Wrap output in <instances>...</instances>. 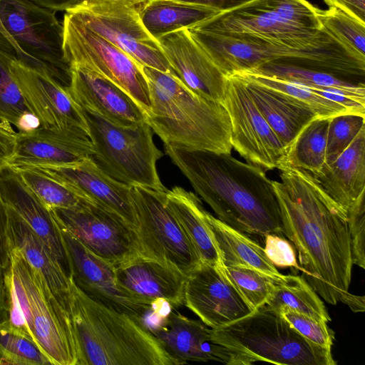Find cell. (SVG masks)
Returning a JSON list of instances; mask_svg holds the SVG:
<instances>
[{"mask_svg":"<svg viewBox=\"0 0 365 365\" xmlns=\"http://www.w3.org/2000/svg\"><path fill=\"white\" fill-rule=\"evenodd\" d=\"M273 180L284 235L298 252L299 270L325 302L346 304L353 294L347 211L306 170L280 166Z\"/></svg>","mask_w":365,"mask_h":365,"instance_id":"obj_1","label":"cell"},{"mask_svg":"<svg viewBox=\"0 0 365 365\" xmlns=\"http://www.w3.org/2000/svg\"><path fill=\"white\" fill-rule=\"evenodd\" d=\"M164 149L219 220L245 234L283 235L273 180L263 168L231 153L166 144Z\"/></svg>","mask_w":365,"mask_h":365,"instance_id":"obj_2","label":"cell"},{"mask_svg":"<svg viewBox=\"0 0 365 365\" xmlns=\"http://www.w3.org/2000/svg\"><path fill=\"white\" fill-rule=\"evenodd\" d=\"M69 312L78 365H181L145 321L91 299L73 280Z\"/></svg>","mask_w":365,"mask_h":365,"instance_id":"obj_3","label":"cell"},{"mask_svg":"<svg viewBox=\"0 0 365 365\" xmlns=\"http://www.w3.org/2000/svg\"><path fill=\"white\" fill-rule=\"evenodd\" d=\"M187 29L226 76L271 61H280L364 82L365 56L336 36L315 46L297 48L250 34Z\"/></svg>","mask_w":365,"mask_h":365,"instance_id":"obj_4","label":"cell"},{"mask_svg":"<svg viewBox=\"0 0 365 365\" xmlns=\"http://www.w3.org/2000/svg\"><path fill=\"white\" fill-rule=\"evenodd\" d=\"M143 68L150 101L146 122L164 144L231 153V123L222 103L195 93L174 74Z\"/></svg>","mask_w":365,"mask_h":365,"instance_id":"obj_5","label":"cell"},{"mask_svg":"<svg viewBox=\"0 0 365 365\" xmlns=\"http://www.w3.org/2000/svg\"><path fill=\"white\" fill-rule=\"evenodd\" d=\"M4 274L6 319L36 344L51 364L78 365L79 348L69 311L16 247H11Z\"/></svg>","mask_w":365,"mask_h":365,"instance_id":"obj_6","label":"cell"},{"mask_svg":"<svg viewBox=\"0 0 365 365\" xmlns=\"http://www.w3.org/2000/svg\"><path fill=\"white\" fill-rule=\"evenodd\" d=\"M212 340L229 352L227 365L258 361L284 365H336L331 350L311 343L264 304L228 324L212 329Z\"/></svg>","mask_w":365,"mask_h":365,"instance_id":"obj_7","label":"cell"},{"mask_svg":"<svg viewBox=\"0 0 365 365\" xmlns=\"http://www.w3.org/2000/svg\"><path fill=\"white\" fill-rule=\"evenodd\" d=\"M318 11L308 0H252L190 29L250 34L307 48L336 36L322 26Z\"/></svg>","mask_w":365,"mask_h":365,"instance_id":"obj_8","label":"cell"},{"mask_svg":"<svg viewBox=\"0 0 365 365\" xmlns=\"http://www.w3.org/2000/svg\"><path fill=\"white\" fill-rule=\"evenodd\" d=\"M93 146L91 159L106 174L128 186L165 191L157 170L163 155L153 141V130L145 121L121 127L81 108Z\"/></svg>","mask_w":365,"mask_h":365,"instance_id":"obj_9","label":"cell"},{"mask_svg":"<svg viewBox=\"0 0 365 365\" xmlns=\"http://www.w3.org/2000/svg\"><path fill=\"white\" fill-rule=\"evenodd\" d=\"M64 57L71 66L94 72L129 94L145 110L150 108L143 66L127 53L66 12L63 20Z\"/></svg>","mask_w":365,"mask_h":365,"instance_id":"obj_10","label":"cell"},{"mask_svg":"<svg viewBox=\"0 0 365 365\" xmlns=\"http://www.w3.org/2000/svg\"><path fill=\"white\" fill-rule=\"evenodd\" d=\"M166 191L131 187L138 222L136 232L143 256L187 277L200 261L168 205Z\"/></svg>","mask_w":365,"mask_h":365,"instance_id":"obj_11","label":"cell"},{"mask_svg":"<svg viewBox=\"0 0 365 365\" xmlns=\"http://www.w3.org/2000/svg\"><path fill=\"white\" fill-rule=\"evenodd\" d=\"M56 13L30 0H1L0 3L1 22L20 48L47 66L59 82L68 86L71 68L64 57L63 23Z\"/></svg>","mask_w":365,"mask_h":365,"instance_id":"obj_12","label":"cell"},{"mask_svg":"<svg viewBox=\"0 0 365 365\" xmlns=\"http://www.w3.org/2000/svg\"><path fill=\"white\" fill-rule=\"evenodd\" d=\"M51 210L61 228L114 267L143 255L136 230L103 207L82 198L75 208Z\"/></svg>","mask_w":365,"mask_h":365,"instance_id":"obj_13","label":"cell"},{"mask_svg":"<svg viewBox=\"0 0 365 365\" xmlns=\"http://www.w3.org/2000/svg\"><path fill=\"white\" fill-rule=\"evenodd\" d=\"M231 123L232 148L247 163L264 170L277 169L286 149L236 75L227 76L222 103Z\"/></svg>","mask_w":365,"mask_h":365,"instance_id":"obj_14","label":"cell"},{"mask_svg":"<svg viewBox=\"0 0 365 365\" xmlns=\"http://www.w3.org/2000/svg\"><path fill=\"white\" fill-rule=\"evenodd\" d=\"M66 12L127 53L140 65L174 74L158 41L142 24L136 9L112 4L78 6Z\"/></svg>","mask_w":365,"mask_h":365,"instance_id":"obj_15","label":"cell"},{"mask_svg":"<svg viewBox=\"0 0 365 365\" xmlns=\"http://www.w3.org/2000/svg\"><path fill=\"white\" fill-rule=\"evenodd\" d=\"M11 74L40 127L61 130L88 127L81 108L45 67L32 66L15 57L11 63Z\"/></svg>","mask_w":365,"mask_h":365,"instance_id":"obj_16","label":"cell"},{"mask_svg":"<svg viewBox=\"0 0 365 365\" xmlns=\"http://www.w3.org/2000/svg\"><path fill=\"white\" fill-rule=\"evenodd\" d=\"M61 229L70 276L83 293L109 307L144 321L149 313L156 312V308L138 302L119 288L113 265L93 254L66 230Z\"/></svg>","mask_w":365,"mask_h":365,"instance_id":"obj_17","label":"cell"},{"mask_svg":"<svg viewBox=\"0 0 365 365\" xmlns=\"http://www.w3.org/2000/svg\"><path fill=\"white\" fill-rule=\"evenodd\" d=\"M183 304L212 329L253 312L228 279L223 268L204 262L187 277Z\"/></svg>","mask_w":365,"mask_h":365,"instance_id":"obj_18","label":"cell"},{"mask_svg":"<svg viewBox=\"0 0 365 365\" xmlns=\"http://www.w3.org/2000/svg\"><path fill=\"white\" fill-rule=\"evenodd\" d=\"M29 167L62 183L79 197L117 215L137 230L131 187L108 176L91 158L64 166Z\"/></svg>","mask_w":365,"mask_h":365,"instance_id":"obj_19","label":"cell"},{"mask_svg":"<svg viewBox=\"0 0 365 365\" xmlns=\"http://www.w3.org/2000/svg\"><path fill=\"white\" fill-rule=\"evenodd\" d=\"M93 150L87 132L38 127L18 131L10 166H64L91 158Z\"/></svg>","mask_w":365,"mask_h":365,"instance_id":"obj_20","label":"cell"},{"mask_svg":"<svg viewBox=\"0 0 365 365\" xmlns=\"http://www.w3.org/2000/svg\"><path fill=\"white\" fill-rule=\"evenodd\" d=\"M174 74L199 96L222 103L227 76L194 40L187 29L158 40Z\"/></svg>","mask_w":365,"mask_h":365,"instance_id":"obj_21","label":"cell"},{"mask_svg":"<svg viewBox=\"0 0 365 365\" xmlns=\"http://www.w3.org/2000/svg\"><path fill=\"white\" fill-rule=\"evenodd\" d=\"M115 272L119 288L143 304L157 309V302L184 303L187 277L164 263L138 255L115 266Z\"/></svg>","mask_w":365,"mask_h":365,"instance_id":"obj_22","label":"cell"},{"mask_svg":"<svg viewBox=\"0 0 365 365\" xmlns=\"http://www.w3.org/2000/svg\"><path fill=\"white\" fill-rule=\"evenodd\" d=\"M67 88L81 108L115 125L131 127L146 121V113L129 94L94 72L71 66Z\"/></svg>","mask_w":365,"mask_h":365,"instance_id":"obj_23","label":"cell"},{"mask_svg":"<svg viewBox=\"0 0 365 365\" xmlns=\"http://www.w3.org/2000/svg\"><path fill=\"white\" fill-rule=\"evenodd\" d=\"M0 194L5 205L30 226L70 276L62 231L53 210L37 197L19 173L9 165L0 172Z\"/></svg>","mask_w":365,"mask_h":365,"instance_id":"obj_24","label":"cell"},{"mask_svg":"<svg viewBox=\"0 0 365 365\" xmlns=\"http://www.w3.org/2000/svg\"><path fill=\"white\" fill-rule=\"evenodd\" d=\"M150 329L168 352L181 364L189 361H218L228 364L229 352L212 340L210 328L200 319H192L180 313L169 312Z\"/></svg>","mask_w":365,"mask_h":365,"instance_id":"obj_25","label":"cell"},{"mask_svg":"<svg viewBox=\"0 0 365 365\" xmlns=\"http://www.w3.org/2000/svg\"><path fill=\"white\" fill-rule=\"evenodd\" d=\"M11 247H16L25 259L43 277L58 301L69 311L72 279L41 239L6 205Z\"/></svg>","mask_w":365,"mask_h":365,"instance_id":"obj_26","label":"cell"},{"mask_svg":"<svg viewBox=\"0 0 365 365\" xmlns=\"http://www.w3.org/2000/svg\"><path fill=\"white\" fill-rule=\"evenodd\" d=\"M346 210L365 190V127L334 161L312 175Z\"/></svg>","mask_w":365,"mask_h":365,"instance_id":"obj_27","label":"cell"},{"mask_svg":"<svg viewBox=\"0 0 365 365\" xmlns=\"http://www.w3.org/2000/svg\"><path fill=\"white\" fill-rule=\"evenodd\" d=\"M167 203L180 224L200 262L223 268L219 250L200 199L182 187L167 190Z\"/></svg>","mask_w":365,"mask_h":365,"instance_id":"obj_28","label":"cell"},{"mask_svg":"<svg viewBox=\"0 0 365 365\" xmlns=\"http://www.w3.org/2000/svg\"><path fill=\"white\" fill-rule=\"evenodd\" d=\"M232 74L245 83L256 106L286 150L300 130L312 119L318 118L312 111L294 103L277 91L259 85L240 73Z\"/></svg>","mask_w":365,"mask_h":365,"instance_id":"obj_29","label":"cell"},{"mask_svg":"<svg viewBox=\"0 0 365 365\" xmlns=\"http://www.w3.org/2000/svg\"><path fill=\"white\" fill-rule=\"evenodd\" d=\"M207 220L224 267L245 266L254 269L281 282L284 274L280 273L267 258L264 247L241 232L214 217L207 211Z\"/></svg>","mask_w":365,"mask_h":365,"instance_id":"obj_30","label":"cell"},{"mask_svg":"<svg viewBox=\"0 0 365 365\" xmlns=\"http://www.w3.org/2000/svg\"><path fill=\"white\" fill-rule=\"evenodd\" d=\"M218 14L211 8L175 0H150L138 11L142 24L155 40L193 27Z\"/></svg>","mask_w":365,"mask_h":365,"instance_id":"obj_31","label":"cell"},{"mask_svg":"<svg viewBox=\"0 0 365 365\" xmlns=\"http://www.w3.org/2000/svg\"><path fill=\"white\" fill-rule=\"evenodd\" d=\"M247 71L273 76L317 90L339 93L365 106L364 82L355 81L325 71L280 61H271Z\"/></svg>","mask_w":365,"mask_h":365,"instance_id":"obj_32","label":"cell"},{"mask_svg":"<svg viewBox=\"0 0 365 365\" xmlns=\"http://www.w3.org/2000/svg\"><path fill=\"white\" fill-rule=\"evenodd\" d=\"M329 118L318 117L309 121L287 148L278 167L301 169L312 175L319 173L326 164Z\"/></svg>","mask_w":365,"mask_h":365,"instance_id":"obj_33","label":"cell"},{"mask_svg":"<svg viewBox=\"0 0 365 365\" xmlns=\"http://www.w3.org/2000/svg\"><path fill=\"white\" fill-rule=\"evenodd\" d=\"M265 304L276 312L288 308L317 320H331L321 297L302 275L284 274Z\"/></svg>","mask_w":365,"mask_h":365,"instance_id":"obj_34","label":"cell"},{"mask_svg":"<svg viewBox=\"0 0 365 365\" xmlns=\"http://www.w3.org/2000/svg\"><path fill=\"white\" fill-rule=\"evenodd\" d=\"M236 73L277 91L289 101L312 111L317 117L331 118L341 114L354 113L344 106L323 97L317 89L251 71Z\"/></svg>","mask_w":365,"mask_h":365,"instance_id":"obj_35","label":"cell"},{"mask_svg":"<svg viewBox=\"0 0 365 365\" xmlns=\"http://www.w3.org/2000/svg\"><path fill=\"white\" fill-rule=\"evenodd\" d=\"M16 57L0 49V120L14 125L19 131L40 126L29 108L11 71V63Z\"/></svg>","mask_w":365,"mask_h":365,"instance_id":"obj_36","label":"cell"},{"mask_svg":"<svg viewBox=\"0 0 365 365\" xmlns=\"http://www.w3.org/2000/svg\"><path fill=\"white\" fill-rule=\"evenodd\" d=\"M48 358L29 336L6 319L0 322V365H48Z\"/></svg>","mask_w":365,"mask_h":365,"instance_id":"obj_37","label":"cell"},{"mask_svg":"<svg viewBox=\"0 0 365 365\" xmlns=\"http://www.w3.org/2000/svg\"><path fill=\"white\" fill-rule=\"evenodd\" d=\"M10 166V165H9ZM37 197L50 208L76 207L82 197L49 176L29 166H11Z\"/></svg>","mask_w":365,"mask_h":365,"instance_id":"obj_38","label":"cell"},{"mask_svg":"<svg viewBox=\"0 0 365 365\" xmlns=\"http://www.w3.org/2000/svg\"><path fill=\"white\" fill-rule=\"evenodd\" d=\"M223 271L252 311L266 304L275 287L272 279L247 267H224Z\"/></svg>","mask_w":365,"mask_h":365,"instance_id":"obj_39","label":"cell"},{"mask_svg":"<svg viewBox=\"0 0 365 365\" xmlns=\"http://www.w3.org/2000/svg\"><path fill=\"white\" fill-rule=\"evenodd\" d=\"M322 26L365 56V23L334 7L318 11Z\"/></svg>","mask_w":365,"mask_h":365,"instance_id":"obj_40","label":"cell"},{"mask_svg":"<svg viewBox=\"0 0 365 365\" xmlns=\"http://www.w3.org/2000/svg\"><path fill=\"white\" fill-rule=\"evenodd\" d=\"M365 115L345 113L329 118L326 148V164L334 161L365 127Z\"/></svg>","mask_w":365,"mask_h":365,"instance_id":"obj_41","label":"cell"},{"mask_svg":"<svg viewBox=\"0 0 365 365\" xmlns=\"http://www.w3.org/2000/svg\"><path fill=\"white\" fill-rule=\"evenodd\" d=\"M277 312L294 329L311 343L331 350L335 334L329 327L327 322L317 320L288 308H282Z\"/></svg>","mask_w":365,"mask_h":365,"instance_id":"obj_42","label":"cell"},{"mask_svg":"<svg viewBox=\"0 0 365 365\" xmlns=\"http://www.w3.org/2000/svg\"><path fill=\"white\" fill-rule=\"evenodd\" d=\"M346 211L352 262L365 269V190Z\"/></svg>","mask_w":365,"mask_h":365,"instance_id":"obj_43","label":"cell"},{"mask_svg":"<svg viewBox=\"0 0 365 365\" xmlns=\"http://www.w3.org/2000/svg\"><path fill=\"white\" fill-rule=\"evenodd\" d=\"M264 252L276 267H293L299 270L294 247L282 235L267 234L264 236Z\"/></svg>","mask_w":365,"mask_h":365,"instance_id":"obj_44","label":"cell"},{"mask_svg":"<svg viewBox=\"0 0 365 365\" xmlns=\"http://www.w3.org/2000/svg\"><path fill=\"white\" fill-rule=\"evenodd\" d=\"M15 132L9 123L0 120V172L9 165L16 145Z\"/></svg>","mask_w":365,"mask_h":365,"instance_id":"obj_45","label":"cell"},{"mask_svg":"<svg viewBox=\"0 0 365 365\" xmlns=\"http://www.w3.org/2000/svg\"><path fill=\"white\" fill-rule=\"evenodd\" d=\"M10 252L7 208L0 194V270L4 272L10 263Z\"/></svg>","mask_w":365,"mask_h":365,"instance_id":"obj_46","label":"cell"},{"mask_svg":"<svg viewBox=\"0 0 365 365\" xmlns=\"http://www.w3.org/2000/svg\"><path fill=\"white\" fill-rule=\"evenodd\" d=\"M0 0V3H1ZM0 49L11 53L17 58L33 66H43V64L29 58L17 45L4 26L0 18Z\"/></svg>","mask_w":365,"mask_h":365,"instance_id":"obj_47","label":"cell"},{"mask_svg":"<svg viewBox=\"0 0 365 365\" xmlns=\"http://www.w3.org/2000/svg\"><path fill=\"white\" fill-rule=\"evenodd\" d=\"M329 7L336 8L365 23V0H323Z\"/></svg>","mask_w":365,"mask_h":365,"instance_id":"obj_48","label":"cell"},{"mask_svg":"<svg viewBox=\"0 0 365 365\" xmlns=\"http://www.w3.org/2000/svg\"><path fill=\"white\" fill-rule=\"evenodd\" d=\"M196 4L217 10L219 13L226 12L240 7L252 0H175Z\"/></svg>","mask_w":365,"mask_h":365,"instance_id":"obj_49","label":"cell"},{"mask_svg":"<svg viewBox=\"0 0 365 365\" xmlns=\"http://www.w3.org/2000/svg\"><path fill=\"white\" fill-rule=\"evenodd\" d=\"M41 7L53 11H67L78 4L79 0H30Z\"/></svg>","mask_w":365,"mask_h":365,"instance_id":"obj_50","label":"cell"},{"mask_svg":"<svg viewBox=\"0 0 365 365\" xmlns=\"http://www.w3.org/2000/svg\"><path fill=\"white\" fill-rule=\"evenodd\" d=\"M149 1L150 0H79L76 6H89L101 4H121L133 7L139 11L140 9Z\"/></svg>","mask_w":365,"mask_h":365,"instance_id":"obj_51","label":"cell"},{"mask_svg":"<svg viewBox=\"0 0 365 365\" xmlns=\"http://www.w3.org/2000/svg\"><path fill=\"white\" fill-rule=\"evenodd\" d=\"M7 299L4 272L0 270V314L6 311Z\"/></svg>","mask_w":365,"mask_h":365,"instance_id":"obj_52","label":"cell"}]
</instances>
